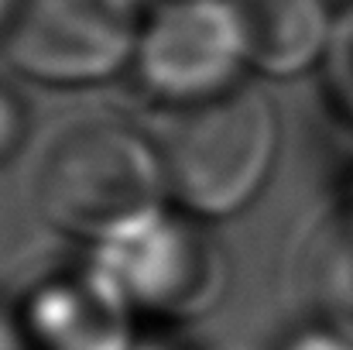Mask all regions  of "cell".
<instances>
[{
    "label": "cell",
    "mask_w": 353,
    "mask_h": 350,
    "mask_svg": "<svg viewBox=\"0 0 353 350\" xmlns=\"http://www.w3.org/2000/svg\"><path fill=\"white\" fill-rule=\"evenodd\" d=\"M34 200L48 224L100 251L158 220L168 186L151 137L117 117L76 114L41 144Z\"/></svg>",
    "instance_id": "1"
},
{
    "label": "cell",
    "mask_w": 353,
    "mask_h": 350,
    "mask_svg": "<svg viewBox=\"0 0 353 350\" xmlns=\"http://www.w3.org/2000/svg\"><path fill=\"white\" fill-rule=\"evenodd\" d=\"M168 200L192 217H230L264 186L278 151L271 100L240 83L234 90L168 107L151 134Z\"/></svg>",
    "instance_id": "2"
},
{
    "label": "cell",
    "mask_w": 353,
    "mask_h": 350,
    "mask_svg": "<svg viewBox=\"0 0 353 350\" xmlns=\"http://www.w3.org/2000/svg\"><path fill=\"white\" fill-rule=\"evenodd\" d=\"M137 31L130 0H17L0 35L7 59L24 76L79 86L127 66Z\"/></svg>",
    "instance_id": "3"
},
{
    "label": "cell",
    "mask_w": 353,
    "mask_h": 350,
    "mask_svg": "<svg viewBox=\"0 0 353 350\" xmlns=\"http://www.w3.org/2000/svg\"><path fill=\"white\" fill-rule=\"evenodd\" d=\"M97 261L110 271L134 313L185 323L210 313L227 289V257L199 217L161 213L134 237L100 247Z\"/></svg>",
    "instance_id": "4"
},
{
    "label": "cell",
    "mask_w": 353,
    "mask_h": 350,
    "mask_svg": "<svg viewBox=\"0 0 353 350\" xmlns=\"http://www.w3.org/2000/svg\"><path fill=\"white\" fill-rule=\"evenodd\" d=\"M130 62L141 86L168 107L240 86L247 45L234 0H168L151 7Z\"/></svg>",
    "instance_id": "5"
},
{
    "label": "cell",
    "mask_w": 353,
    "mask_h": 350,
    "mask_svg": "<svg viewBox=\"0 0 353 350\" xmlns=\"http://www.w3.org/2000/svg\"><path fill=\"white\" fill-rule=\"evenodd\" d=\"M134 316L97 254L45 271L14 309L24 350H134Z\"/></svg>",
    "instance_id": "6"
},
{
    "label": "cell",
    "mask_w": 353,
    "mask_h": 350,
    "mask_svg": "<svg viewBox=\"0 0 353 350\" xmlns=\"http://www.w3.org/2000/svg\"><path fill=\"white\" fill-rule=\"evenodd\" d=\"M247 66L268 76H295L323 62L336 7L330 0H234Z\"/></svg>",
    "instance_id": "7"
},
{
    "label": "cell",
    "mask_w": 353,
    "mask_h": 350,
    "mask_svg": "<svg viewBox=\"0 0 353 350\" xmlns=\"http://www.w3.org/2000/svg\"><path fill=\"white\" fill-rule=\"evenodd\" d=\"M295 275L316 327L353 340V200L312 224L295 257Z\"/></svg>",
    "instance_id": "8"
},
{
    "label": "cell",
    "mask_w": 353,
    "mask_h": 350,
    "mask_svg": "<svg viewBox=\"0 0 353 350\" xmlns=\"http://www.w3.org/2000/svg\"><path fill=\"white\" fill-rule=\"evenodd\" d=\"M319 66H323V83H326L333 107L353 127V3L340 7Z\"/></svg>",
    "instance_id": "9"
},
{
    "label": "cell",
    "mask_w": 353,
    "mask_h": 350,
    "mask_svg": "<svg viewBox=\"0 0 353 350\" xmlns=\"http://www.w3.org/2000/svg\"><path fill=\"white\" fill-rule=\"evenodd\" d=\"M21 137H24V107L7 86H0V162L17 151Z\"/></svg>",
    "instance_id": "10"
},
{
    "label": "cell",
    "mask_w": 353,
    "mask_h": 350,
    "mask_svg": "<svg viewBox=\"0 0 353 350\" xmlns=\"http://www.w3.org/2000/svg\"><path fill=\"white\" fill-rule=\"evenodd\" d=\"M278 350H353V340L326 330V327H309V330L288 337Z\"/></svg>",
    "instance_id": "11"
},
{
    "label": "cell",
    "mask_w": 353,
    "mask_h": 350,
    "mask_svg": "<svg viewBox=\"0 0 353 350\" xmlns=\"http://www.w3.org/2000/svg\"><path fill=\"white\" fill-rule=\"evenodd\" d=\"M0 350H24L14 309H0Z\"/></svg>",
    "instance_id": "12"
},
{
    "label": "cell",
    "mask_w": 353,
    "mask_h": 350,
    "mask_svg": "<svg viewBox=\"0 0 353 350\" xmlns=\"http://www.w3.org/2000/svg\"><path fill=\"white\" fill-rule=\"evenodd\" d=\"M134 350H179V347H172V344H165V340H137Z\"/></svg>",
    "instance_id": "13"
},
{
    "label": "cell",
    "mask_w": 353,
    "mask_h": 350,
    "mask_svg": "<svg viewBox=\"0 0 353 350\" xmlns=\"http://www.w3.org/2000/svg\"><path fill=\"white\" fill-rule=\"evenodd\" d=\"M14 3H17V0H0V31L7 28V17H10V10H14Z\"/></svg>",
    "instance_id": "14"
},
{
    "label": "cell",
    "mask_w": 353,
    "mask_h": 350,
    "mask_svg": "<svg viewBox=\"0 0 353 350\" xmlns=\"http://www.w3.org/2000/svg\"><path fill=\"white\" fill-rule=\"evenodd\" d=\"M130 3L141 10V7H158V3H168V0H130Z\"/></svg>",
    "instance_id": "15"
}]
</instances>
